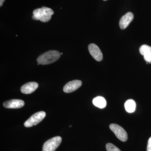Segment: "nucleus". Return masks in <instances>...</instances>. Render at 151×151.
<instances>
[{"label":"nucleus","instance_id":"nucleus-1","mask_svg":"<svg viewBox=\"0 0 151 151\" xmlns=\"http://www.w3.org/2000/svg\"><path fill=\"white\" fill-rule=\"evenodd\" d=\"M54 12L52 9L43 6L41 8L36 9L33 12L32 19L40 20L43 22H47L50 20Z\"/></svg>","mask_w":151,"mask_h":151},{"label":"nucleus","instance_id":"nucleus-2","mask_svg":"<svg viewBox=\"0 0 151 151\" xmlns=\"http://www.w3.org/2000/svg\"><path fill=\"white\" fill-rule=\"evenodd\" d=\"M60 53L57 50H49L38 57V63L41 65H48L53 63L59 59Z\"/></svg>","mask_w":151,"mask_h":151},{"label":"nucleus","instance_id":"nucleus-3","mask_svg":"<svg viewBox=\"0 0 151 151\" xmlns=\"http://www.w3.org/2000/svg\"><path fill=\"white\" fill-rule=\"evenodd\" d=\"M45 116L46 113L44 111H40L35 113L25 122L24 127L29 128L36 126L41 122L45 118Z\"/></svg>","mask_w":151,"mask_h":151},{"label":"nucleus","instance_id":"nucleus-4","mask_svg":"<svg viewBox=\"0 0 151 151\" xmlns=\"http://www.w3.org/2000/svg\"><path fill=\"white\" fill-rule=\"evenodd\" d=\"M62 142L61 137L58 136L50 139L44 143L42 151H55Z\"/></svg>","mask_w":151,"mask_h":151},{"label":"nucleus","instance_id":"nucleus-5","mask_svg":"<svg viewBox=\"0 0 151 151\" xmlns=\"http://www.w3.org/2000/svg\"><path fill=\"white\" fill-rule=\"evenodd\" d=\"M110 128L119 140L123 142L127 140L128 134L127 132L122 127L118 124H112L110 125Z\"/></svg>","mask_w":151,"mask_h":151},{"label":"nucleus","instance_id":"nucleus-6","mask_svg":"<svg viewBox=\"0 0 151 151\" xmlns=\"http://www.w3.org/2000/svg\"><path fill=\"white\" fill-rule=\"evenodd\" d=\"M90 54L95 60L101 61L103 59V55L100 49L97 45L94 43L90 44L88 46Z\"/></svg>","mask_w":151,"mask_h":151},{"label":"nucleus","instance_id":"nucleus-7","mask_svg":"<svg viewBox=\"0 0 151 151\" xmlns=\"http://www.w3.org/2000/svg\"><path fill=\"white\" fill-rule=\"evenodd\" d=\"M81 85L82 82L80 80H73L65 84L63 87V90L65 93H71L77 90Z\"/></svg>","mask_w":151,"mask_h":151},{"label":"nucleus","instance_id":"nucleus-8","mask_svg":"<svg viewBox=\"0 0 151 151\" xmlns=\"http://www.w3.org/2000/svg\"><path fill=\"white\" fill-rule=\"evenodd\" d=\"M24 102L23 100L18 99H13L4 102L3 106L4 108L9 109H18L23 107Z\"/></svg>","mask_w":151,"mask_h":151},{"label":"nucleus","instance_id":"nucleus-9","mask_svg":"<svg viewBox=\"0 0 151 151\" xmlns=\"http://www.w3.org/2000/svg\"><path fill=\"white\" fill-rule=\"evenodd\" d=\"M134 16L132 12L127 13L122 17L119 22V26L122 29H124L128 27L130 23L133 21Z\"/></svg>","mask_w":151,"mask_h":151},{"label":"nucleus","instance_id":"nucleus-10","mask_svg":"<svg viewBox=\"0 0 151 151\" xmlns=\"http://www.w3.org/2000/svg\"><path fill=\"white\" fill-rule=\"evenodd\" d=\"M38 83L35 82H29L24 84L21 88V91L24 94H30L34 92L38 87Z\"/></svg>","mask_w":151,"mask_h":151},{"label":"nucleus","instance_id":"nucleus-11","mask_svg":"<svg viewBox=\"0 0 151 151\" xmlns=\"http://www.w3.org/2000/svg\"><path fill=\"white\" fill-rule=\"evenodd\" d=\"M139 52L144 56V59L147 62L151 63V47L147 45L140 47Z\"/></svg>","mask_w":151,"mask_h":151},{"label":"nucleus","instance_id":"nucleus-12","mask_svg":"<svg viewBox=\"0 0 151 151\" xmlns=\"http://www.w3.org/2000/svg\"><path fill=\"white\" fill-rule=\"evenodd\" d=\"M94 106L100 108H105L107 105V102L104 97L98 96L94 98L92 100Z\"/></svg>","mask_w":151,"mask_h":151},{"label":"nucleus","instance_id":"nucleus-13","mask_svg":"<svg viewBox=\"0 0 151 151\" xmlns=\"http://www.w3.org/2000/svg\"><path fill=\"white\" fill-rule=\"evenodd\" d=\"M136 107V103L133 100H128L125 103V109L128 113H132L134 112Z\"/></svg>","mask_w":151,"mask_h":151},{"label":"nucleus","instance_id":"nucleus-14","mask_svg":"<svg viewBox=\"0 0 151 151\" xmlns=\"http://www.w3.org/2000/svg\"><path fill=\"white\" fill-rule=\"evenodd\" d=\"M106 148L107 151H121L120 149L112 143H109L106 144Z\"/></svg>","mask_w":151,"mask_h":151},{"label":"nucleus","instance_id":"nucleus-15","mask_svg":"<svg viewBox=\"0 0 151 151\" xmlns=\"http://www.w3.org/2000/svg\"><path fill=\"white\" fill-rule=\"evenodd\" d=\"M147 151H151V137L149 139L148 142Z\"/></svg>","mask_w":151,"mask_h":151},{"label":"nucleus","instance_id":"nucleus-16","mask_svg":"<svg viewBox=\"0 0 151 151\" xmlns=\"http://www.w3.org/2000/svg\"><path fill=\"white\" fill-rule=\"evenodd\" d=\"M5 0H0V6L1 7Z\"/></svg>","mask_w":151,"mask_h":151},{"label":"nucleus","instance_id":"nucleus-17","mask_svg":"<svg viewBox=\"0 0 151 151\" xmlns=\"http://www.w3.org/2000/svg\"><path fill=\"white\" fill-rule=\"evenodd\" d=\"M103 1H107V0H103Z\"/></svg>","mask_w":151,"mask_h":151}]
</instances>
